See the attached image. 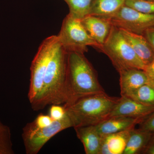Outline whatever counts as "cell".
<instances>
[{
    "mask_svg": "<svg viewBox=\"0 0 154 154\" xmlns=\"http://www.w3.org/2000/svg\"><path fill=\"white\" fill-rule=\"evenodd\" d=\"M100 51L109 58L118 72L128 69H144V64L136 55L121 30L113 25Z\"/></svg>",
    "mask_w": 154,
    "mask_h": 154,
    "instance_id": "5",
    "label": "cell"
},
{
    "mask_svg": "<svg viewBox=\"0 0 154 154\" xmlns=\"http://www.w3.org/2000/svg\"><path fill=\"white\" fill-rule=\"evenodd\" d=\"M152 134L135 128L131 130L123 154H141L152 137Z\"/></svg>",
    "mask_w": 154,
    "mask_h": 154,
    "instance_id": "17",
    "label": "cell"
},
{
    "mask_svg": "<svg viewBox=\"0 0 154 154\" xmlns=\"http://www.w3.org/2000/svg\"><path fill=\"white\" fill-rule=\"evenodd\" d=\"M77 137L81 140L86 154H99L102 136L97 131L95 125L74 128Z\"/></svg>",
    "mask_w": 154,
    "mask_h": 154,
    "instance_id": "14",
    "label": "cell"
},
{
    "mask_svg": "<svg viewBox=\"0 0 154 154\" xmlns=\"http://www.w3.org/2000/svg\"><path fill=\"white\" fill-rule=\"evenodd\" d=\"M141 154H154V133Z\"/></svg>",
    "mask_w": 154,
    "mask_h": 154,
    "instance_id": "26",
    "label": "cell"
},
{
    "mask_svg": "<svg viewBox=\"0 0 154 154\" xmlns=\"http://www.w3.org/2000/svg\"><path fill=\"white\" fill-rule=\"evenodd\" d=\"M73 127L68 116L53 122L49 126L38 128L32 122L27 123L22 130V137L27 154H37L48 142L57 134Z\"/></svg>",
    "mask_w": 154,
    "mask_h": 154,
    "instance_id": "7",
    "label": "cell"
},
{
    "mask_svg": "<svg viewBox=\"0 0 154 154\" xmlns=\"http://www.w3.org/2000/svg\"><path fill=\"white\" fill-rule=\"evenodd\" d=\"M143 119L127 116H113L95 125L102 136L115 133L134 128Z\"/></svg>",
    "mask_w": 154,
    "mask_h": 154,
    "instance_id": "13",
    "label": "cell"
},
{
    "mask_svg": "<svg viewBox=\"0 0 154 154\" xmlns=\"http://www.w3.org/2000/svg\"><path fill=\"white\" fill-rule=\"evenodd\" d=\"M154 111V105H144L127 96H121L109 118L122 116L143 119Z\"/></svg>",
    "mask_w": 154,
    "mask_h": 154,
    "instance_id": "9",
    "label": "cell"
},
{
    "mask_svg": "<svg viewBox=\"0 0 154 154\" xmlns=\"http://www.w3.org/2000/svg\"><path fill=\"white\" fill-rule=\"evenodd\" d=\"M121 96H126L143 85L147 84L149 78L143 70L131 68L119 72Z\"/></svg>",
    "mask_w": 154,
    "mask_h": 154,
    "instance_id": "12",
    "label": "cell"
},
{
    "mask_svg": "<svg viewBox=\"0 0 154 154\" xmlns=\"http://www.w3.org/2000/svg\"><path fill=\"white\" fill-rule=\"evenodd\" d=\"M125 5L144 14H154V0H126Z\"/></svg>",
    "mask_w": 154,
    "mask_h": 154,
    "instance_id": "21",
    "label": "cell"
},
{
    "mask_svg": "<svg viewBox=\"0 0 154 154\" xmlns=\"http://www.w3.org/2000/svg\"><path fill=\"white\" fill-rule=\"evenodd\" d=\"M126 0H93L88 15L108 19L125 5Z\"/></svg>",
    "mask_w": 154,
    "mask_h": 154,
    "instance_id": "16",
    "label": "cell"
},
{
    "mask_svg": "<svg viewBox=\"0 0 154 154\" xmlns=\"http://www.w3.org/2000/svg\"><path fill=\"white\" fill-rule=\"evenodd\" d=\"M57 36L59 41L67 52L84 54L88 51V46L99 50L101 48V46L89 36L81 19L75 18L69 14L64 19Z\"/></svg>",
    "mask_w": 154,
    "mask_h": 154,
    "instance_id": "6",
    "label": "cell"
},
{
    "mask_svg": "<svg viewBox=\"0 0 154 154\" xmlns=\"http://www.w3.org/2000/svg\"><path fill=\"white\" fill-rule=\"evenodd\" d=\"M67 55L68 52L60 44L57 37L45 76L42 109L48 105H64L65 102Z\"/></svg>",
    "mask_w": 154,
    "mask_h": 154,
    "instance_id": "3",
    "label": "cell"
},
{
    "mask_svg": "<svg viewBox=\"0 0 154 154\" xmlns=\"http://www.w3.org/2000/svg\"><path fill=\"white\" fill-rule=\"evenodd\" d=\"M11 129L0 120V154H14Z\"/></svg>",
    "mask_w": 154,
    "mask_h": 154,
    "instance_id": "20",
    "label": "cell"
},
{
    "mask_svg": "<svg viewBox=\"0 0 154 154\" xmlns=\"http://www.w3.org/2000/svg\"><path fill=\"white\" fill-rule=\"evenodd\" d=\"M149 85L151 86L154 89V78L153 79H149V82L148 83Z\"/></svg>",
    "mask_w": 154,
    "mask_h": 154,
    "instance_id": "28",
    "label": "cell"
},
{
    "mask_svg": "<svg viewBox=\"0 0 154 154\" xmlns=\"http://www.w3.org/2000/svg\"><path fill=\"white\" fill-rule=\"evenodd\" d=\"M125 96L144 105H154V89L148 84Z\"/></svg>",
    "mask_w": 154,
    "mask_h": 154,
    "instance_id": "19",
    "label": "cell"
},
{
    "mask_svg": "<svg viewBox=\"0 0 154 154\" xmlns=\"http://www.w3.org/2000/svg\"><path fill=\"white\" fill-rule=\"evenodd\" d=\"M154 50V26L148 28L143 34Z\"/></svg>",
    "mask_w": 154,
    "mask_h": 154,
    "instance_id": "25",
    "label": "cell"
},
{
    "mask_svg": "<svg viewBox=\"0 0 154 154\" xmlns=\"http://www.w3.org/2000/svg\"><path fill=\"white\" fill-rule=\"evenodd\" d=\"M149 79L154 78V60L151 63L145 66L143 70Z\"/></svg>",
    "mask_w": 154,
    "mask_h": 154,
    "instance_id": "27",
    "label": "cell"
},
{
    "mask_svg": "<svg viewBox=\"0 0 154 154\" xmlns=\"http://www.w3.org/2000/svg\"><path fill=\"white\" fill-rule=\"evenodd\" d=\"M107 19L115 27L142 35L154 26V14H144L125 5Z\"/></svg>",
    "mask_w": 154,
    "mask_h": 154,
    "instance_id": "8",
    "label": "cell"
},
{
    "mask_svg": "<svg viewBox=\"0 0 154 154\" xmlns=\"http://www.w3.org/2000/svg\"><path fill=\"white\" fill-rule=\"evenodd\" d=\"M105 92L96 71L84 54L68 52L63 106L71 105L84 96Z\"/></svg>",
    "mask_w": 154,
    "mask_h": 154,
    "instance_id": "1",
    "label": "cell"
},
{
    "mask_svg": "<svg viewBox=\"0 0 154 154\" xmlns=\"http://www.w3.org/2000/svg\"><path fill=\"white\" fill-rule=\"evenodd\" d=\"M81 21L89 36L102 47L112 28L110 21L91 15H87Z\"/></svg>",
    "mask_w": 154,
    "mask_h": 154,
    "instance_id": "10",
    "label": "cell"
},
{
    "mask_svg": "<svg viewBox=\"0 0 154 154\" xmlns=\"http://www.w3.org/2000/svg\"><path fill=\"white\" fill-rule=\"evenodd\" d=\"M138 125L139 128L151 133H154V111L143 118Z\"/></svg>",
    "mask_w": 154,
    "mask_h": 154,
    "instance_id": "23",
    "label": "cell"
},
{
    "mask_svg": "<svg viewBox=\"0 0 154 154\" xmlns=\"http://www.w3.org/2000/svg\"><path fill=\"white\" fill-rule=\"evenodd\" d=\"M54 121L60 120L66 115V109L63 105H51L49 110V114Z\"/></svg>",
    "mask_w": 154,
    "mask_h": 154,
    "instance_id": "22",
    "label": "cell"
},
{
    "mask_svg": "<svg viewBox=\"0 0 154 154\" xmlns=\"http://www.w3.org/2000/svg\"><path fill=\"white\" fill-rule=\"evenodd\" d=\"M132 129L102 136L99 154H123Z\"/></svg>",
    "mask_w": 154,
    "mask_h": 154,
    "instance_id": "15",
    "label": "cell"
},
{
    "mask_svg": "<svg viewBox=\"0 0 154 154\" xmlns=\"http://www.w3.org/2000/svg\"><path fill=\"white\" fill-rule=\"evenodd\" d=\"M119 98L102 92L84 96L71 105L64 106L74 128L95 125L109 118Z\"/></svg>",
    "mask_w": 154,
    "mask_h": 154,
    "instance_id": "2",
    "label": "cell"
},
{
    "mask_svg": "<svg viewBox=\"0 0 154 154\" xmlns=\"http://www.w3.org/2000/svg\"><path fill=\"white\" fill-rule=\"evenodd\" d=\"M67 4L69 14L75 18L81 19L88 15L93 0H63Z\"/></svg>",
    "mask_w": 154,
    "mask_h": 154,
    "instance_id": "18",
    "label": "cell"
},
{
    "mask_svg": "<svg viewBox=\"0 0 154 154\" xmlns=\"http://www.w3.org/2000/svg\"><path fill=\"white\" fill-rule=\"evenodd\" d=\"M119 28L145 66L154 60V50L143 35Z\"/></svg>",
    "mask_w": 154,
    "mask_h": 154,
    "instance_id": "11",
    "label": "cell"
},
{
    "mask_svg": "<svg viewBox=\"0 0 154 154\" xmlns=\"http://www.w3.org/2000/svg\"><path fill=\"white\" fill-rule=\"evenodd\" d=\"M57 39L56 35H53L45 39L38 48V51L31 63L28 96L31 107L35 111L42 110L45 76L53 48Z\"/></svg>",
    "mask_w": 154,
    "mask_h": 154,
    "instance_id": "4",
    "label": "cell"
},
{
    "mask_svg": "<svg viewBox=\"0 0 154 154\" xmlns=\"http://www.w3.org/2000/svg\"><path fill=\"white\" fill-rule=\"evenodd\" d=\"M53 121L49 115L40 113L32 122L37 127L44 128L49 126Z\"/></svg>",
    "mask_w": 154,
    "mask_h": 154,
    "instance_id": "24",
    "label": "cell"
}]
</instances>
